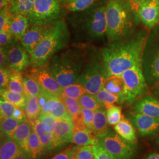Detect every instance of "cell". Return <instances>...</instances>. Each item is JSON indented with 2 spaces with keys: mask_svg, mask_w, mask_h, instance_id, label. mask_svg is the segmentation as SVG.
<instances>
[{
  "mask_svg": "<svg viewBox=\"0 0 159 159\" xmlns=\"http://www.w3.org/2000/svg\"><path fill=\"white\" fill-rule=\"evenodd\" d=\"M7 6L1 9L0 31L10 32V25L11 14L8 11Z\"/></svg>",
  "mask_w": 159,
  "mask_h": 159,
  "instance_id": "42",
  "label": "cell"
},
{
  "mask_svg": "<svg viewBox=\"0 0 159 159\" xmlns=\"http://www.w3.org/2000/svg\"><path fill=\"white\" fill-rule=\"evenodd\" d=\"M11 0H0V8L1 9L7 7L9 4Z\"/></svg>",
  "mask_w": 159,
  "mask_h": 159,
  "instance_id": "56",
  "label": "cell"
},
{
  "mask_svg": "<svg viewBox=\"0 0 159 159\" xmlns=\"http://www.w3.org/2000/svg\"><path fill=\"white\" fill-rule=\"evenodd\" d=\"M11 71L6 67H1L0 69V87L1 89L7 88L9 80L11 75Z\"/></svg>",
  "mask_w": 159,
  "mask_h": 159,
  "instance_id": "46",
  "label": "cell"
},
{
  "mask_svg": "<svg viewBox=\"0 0 159 159\" xmlns=\"http://www.w3.org/2000/svg\"><path fill=\"white\" fill-rule=\"evenodd\" d=\"M43 153V149L39 136L33 130L29 139V156L31 159H37Z\"/></svg>",
  "mask_w": 159,
  "mask_h": 159,
  "instance_id": "31",
  "label": "cell"
},
{
  "mask_svg": "<svg viewBox=\"0 0 159 159\" xmlns=\"http://www.w3.org/2000/svg\"><path fill=\"white\" fill-rule=\"evenodd\" d=\"M130 2L131 6L133 7V8L136 11L137 10L138 7L141 5L143 3H144V2H146L148 0H127Z\"/></svg>",
  "mask_w": 159,
  "mask_h": 159,
  "instance_id": "52",
  "label": "cell"
},
{
  "mask_svg": "<svg viewBox=\"0 0 159 159\" xmlns=\"http://www.w3.org/2000/svg\"><path fill=\"white\" fill-rule=\"evenodd\" d=\"M30 25L29 16L21 14H11L10 31L17 41L21 39Z\"/></svg>",
  "mask_w": 159,
  "mask_h": 159,
  "instance_id": "19",
  "label": "cell"
},
{
  "mask_svg": "<svg viewBox=\"0 0 159 159\" xmlns=\"http://www.w3.org/2000/svg\"><path fill=\"white\" fill-rule=\"evenodd\" d=\"M1 96L2 97L6 100L11 102L17 107L24 110L27 100L25 95L15 93L8 90L7 89H1Z\"/></svg>",
  "mask_w": 159,
  "mask_h": 159,
  "instance_id": "30",
  "label": "cell"
},
{
  "mask_svg": "<svg viewBox=\"0 0 159 159\" xmlns=\"http://www.w3.org/2000/svg\"><path fill=\"white\" fill-rule=\"evenodd\" d=\"M60 102L59 97L50 94L46 103L41 107V113H51L58 107Z\"/></svg>",
  "mask_w": 159,
  "mask_h": 159,
  "instance_id": "41",
  "label": "cell"
},
{
  "mask_svg": "<svg viewBox=\"0 0 159 159\" xmlns=\"http://www.w3.org/2000/svg\"><path fill=\"white\" fill-rule=\"evenodd\" d=\"M52 133L55 148H61L66 143L72 142L73 125L71 119L66 117L56 119Z\"/></svg>",
  "mask_w": 159,
  "mask_h": 159,
  "instance_id": "14",
  "label": "cell"
},
{
  "mask_svg": "<svg viewBox=\"0 0 159 159\" xmlns=\"http://www.w3.org/2000/svg\"><path fill=\"white\" fill-rule=\"evenodd\" d=\"M137 12L141 22L150 30L159 24V0H148L138 7Z\"/></svg>",
  "mask_w": 159,
  "mask_h": 159,
  "instance_id": "15",
  "label": "cell"
},
{
  "mask_svg": "<svg viewBox=\"0 0 159 159\" xmlns=\"http://www.w3.org/2000/svg\"><path fill=\"white\" fill-rule=\"evenodd\" d=\"M121 77L124 83L125 102L131 104L139 97L148 94L150 91L143 73L142 61L125 70Z\"/></svg>",
  "mask_w": 159,
  "mask_h": 159,
  "instance_id": "8",
  "label": "cell"
},
{
  "mask_svg": "<svg viewBox=\"0 0 159 159\" xmlns=\"http://www.w3.org/2000/svg\"><path fill=\"white\" fill-rule=\"evenodd\" d=\"M157 142H158V143H159V137L158 138V140H157Z\"/></svg>",
  "mask_w": 159,
  "mask_h": 159,
  "instance_id": "59",
  "label": "cell"
},
{
  "mask_svg": "<svg viewBox=\"0 0 159 159\" xmlns=\"http://www.w3.org/2000/svg\"><path fill=\"white\" fill-rule=\"evenodd\" d=\"M6 49L5 48L1 47L0 48V66L1 67H4L6 65Z\"/></svg>",
  "mask_w": 159,
  "mask_h": 159,
  "instance_id": "51",
  "label": "cell"
},
{
  "mask_svg": "<svg viewBox=\"0 0 159 159\" xmlns=\"http://www.w3.org/2000/svg\"><path fill=\"white\" fill-rule=\"evenodd\" d=\"M48 25L31 24L25 34L20 40V44L30 55L33 54L37 46L44 37Z\"/></svg>",
  "mask_w": 159,
  "mask_h": 159,
  "instance_id": "16",
  "label": "cell"
},
{
  "mask_svg": "<svg viewBox=\"0 0 159 159\" xmlns=\"http://www.w3.org/2000/svg\"><path fill=\"white\" fill-rule=\"evenodd\" d=\"M79 147L77 146H70L66 149L64 150L59 153L55 155L51 159H70V157L74 154V152Z\"/></svg>",
  "mask_w": 159,
  "mask_h": 159,
  "instance_id": "47",
  "label": "cell"
},
{
  "mask_svg": "<svg viewBox=\"0 0 159 159\" xmlns=\"http://www.w3.org/2000/svg\"><path fill=\"white\" fill-rule=\"evenodd\" d=\"M24 111L30 120L39 118L41 114V108L39 104L38 96L27 97Z\"/></svg>",
  "mask_w": 159,
  "mask_h": 159,
  "instance_id": "29",
  "label": "cell"
},
{
  "mask_svg": "<svg viewBox=\"0 0 159 159\" xmlns=\"http://www.w3.org/2000/svg\"><path fill=\"white\" fill-rule=\"evenodd\" d=\"M33 126L29 119L21 121L12 137L17 142L23 151L29 154V139Z\"/></svg>",
  "mask_w": 159,
  "mask_h": 159,
  "instance_id": "20",
  "label": "cell"
},
{
  "mask_svg": "<svg viewBox=\"0 0 159 159\" xmlns=\"http://www.w3.org/2000/svg\"><path fill=\"white\" fill-rule=\"evenodd\" d=\"M81 107L95 111L98 108L103 107L97 100L94 95L86 93L78 100Z\"/></svg>",
  "mask_w": 159,
  "mask_h": 159,
  "instance_id": "36",
  "label": "cell"
},
{
  "mask_svg": "<svg viewBox=\"0 0 159 159\" xmlns=\"http://www.w3.org/2000/svg\"><path fill=\"white\" fill-rule=\"evenodd\" d=\"M74 156L77 159H95L93 145L79 147L74 152Z\"/></svg>",
  "mask_w": 159,
  "mask_h": 159,
  "instance_id": "39",
  "label": "cell"
},
{
  "mask_svg": "<svg viewBox=\"0 0 159 159\" xmlns=\"http://www.w3.org/2000/svg\"><path fill=\"white\" fill-rule=\"evenodd\" d=\"M142 66L149 89L159 85V24L148 31L143 52Z\"/></svg>",
  "mask_w": 159,
  "mask_h": 159,
  "instance_id": "7",
  "label": "cell"
},
{
  "mask_svg": "<svg viewBox=\"0 0 159 159\" xmlns=\"http://www.w3.org/2000/svg\"><path fill=\"white\" fill-rule=\"evenodd\" d=\"M106 16L108 43L134 34L141 22L136 11L127 0H107Z\"/></svg>",
  "mask_w": 159,
  "mask_h": 159,
  "instance_id": "2",
  "label": "cell"
},
{
  "mask_svg": "<svg viewBox=\"0 0 159 159\" xmlns=\"http://www.w3.org/2000/svg\"><path fill=\"white\" fill-rule=\"evenodd\" d=\"M28 73L40 83L44 90L58 97L61 96L63 88L58 83L50 64L33 68Z\"/></svg>",
  "mask_w": 159,
  "mask_h": 159,
  "instance_id": "11",
  "label": "cell"
},
{
  "mask_svg": "<svg viewBox=\"0 0 159 159\" xmlns=\"http://www.w3.org/2000/svg\"><path fill=\"white\" fill-rule=\"evenodd\" d=\"M21 122L13 117H1V134L12 136Z\"/></svg>",
  "mask_w": 159,
  "mask_h": 159,
  "instance_id": "33",
  "label": "cell"
},
{
  "mask_svg": "<svg viewBox=\"0 0 159 159\" xmlns=\"http://www.w3.org/2000/svg\"><path fill=\"white\" fill-rule=\"evenodd\" d=\"M106 2L107 0H98L84 11L72 16L71 25L83 40L93 41L107 38Z\"/></svg>",
  "mask_w": 159,
  "mask_h": 159,
  "instance_id": "5",
  "label": "cell"
},
{
  "mask_svg": "<svg viewBox=\"0 0 159 159\" xmlns=\"http://www.w3.org/2000/svg\"><path fill=\"white\" fill-rule=\"evenodd\" d=\"M38 119L41 121L47 123L50 127L51 130L52 131L54 125L56 120L52 115H51L50 113H41Z\"/></svg>",
  "mask_w": 159,
  "mask_h": 159,
  "instance_id": "49",
  "label": "cell"
},
{
  "mask_svg": "<svg viewBox=\"0 0 159 159\" xmlns=\"http://www.w3.org/2000/svg\"><path fill=\"white\" fill-rule=\"evenodd\" d=\"M16 42L10 32L0 31V46L7 48Z\"/></svg>",
  "mask_w": 159,
  "mask_h": 159,
  "instance_id": "45",
  "label": "cell"
},
{
  "mask_svg": "<svg viewBox=\"0 0 159 159\" xmlns=\"http://www.w3.org/2000/svg\"><path fill=\"white\" fill-rule=\"evenodd\" d=\"M88 48L83 44L69 47L52 57L50 65L61 87L77 83L85 65Z\"/></svg>",
  "mask_w": 159,
  "mask_h": 159,
  "instance_id": "3",
  "label": "cell"
},
{
  "mask_svg": "<svg viewBox=\"0 0 159 159\" xmlns=\"http://www.w3.org/2000/svg\"><path fill=\"white\" fill-rule=\"evenodd\" d=\"M50 114L51 115H52L56 119L61 118V117L70 118L67 111V109L66 108V106L61 100L57 108H56L54 111H52Z\"/></svg>",
  "mask_w": 159,
  "mask_h": 159,
  "instance_id": "48",
  "label": "cell"
},
{
  "mask_svg": "<svg viewBox=\"0 0 159 159\" xmlns=\"http://www.w3.org/2000/svg\"><path fill=\"white\" fill-rule=\"evenodd\" d=\"M70 159H76V158H75V156H74V154H73V156H71V157H70Z\"/></svg>",
  "mask_w": 159,
  "mask_h": 159,
  "instance_id": "58",
  "label": "cell"
},
{
  "mask_svg": "<svg viewBox=\"0 0 159 159\" xmlns=\"http://www.w3.org/2000/svg\"><path fill=\"white\" fill-rule=\"evenodd\" d=\"M22 74L26 97L39 96L45 91L40 83L29 73Z\"/></svg>",
  "mask_w": 159,
  "mask_h": 159,
  "instance_id": "25",
  "label": "cell"
},
{
  "mask_svg": "<svg viewBox=\"0 0 159 159\" xmlns=\"http://www.w3.org/2000/svg\"><path fill=\"white\" fill-rule=\"evenodd\" d=\"M106 110L107 119L109 125H116L125 117L122 114L121 108L120 106L113 105Z\"/></svg>",
  "mask_w": 159,
  "mask_h": 159,
  "instance_id": "38",
  "label": "cell"
},
{
  "mask_svg": "<svg viewBox=\"0 0 159 159\" xmlns=\"http://www.w3.org/2000/svg\"><path fill=\"white\" fill-rule=\"evenodd\" d=\"M6 66L14 72L22 73L31 66V55L20 43L6 48Z\"/></svg>",
  "mask_w": 159,
  "mask_h": 159,
  "instance_id": "12",
  "label": "cell"
},
{
  "mask_svg": "<svg viewBox=\"0 0 159 159\" xmlns=\"http://www.w3.org/2000/svg\"><path fill=\"white\" fill-rule=\"evenodd\" d=\"M81 113L82 114L83 119L87 128L93 130L94 119V111L90 109L81 108Z\"/></svg>",
  "mask_w": 159,
  "mask_h": 159,
  "instance_id": "44",
  "label": "cell"
},
{
  "mask_svg": "<svg viewBox=\"0 0 159 159\" xmlns=\"http://www.w3.org/2000/svg\"><path fill=\"white\" fill-rule=\"evenodd\" d=\"M70 40V32L64 19L50 24L44 37L31 55L32 67H40L48 64L56 54L68 47Z\"/></svg>",
  "mask_w": 159,
  "mask_h": 159,
  "instance_id": "4",
  "label": "cell"
},
{
  "mask_svg": "<svg viewBox=\"0 0 159 159\" xmlns=\"http://www.w3.org/2000/svg\"><path fill=\"white\" fill-rule=\"evenodd\" d=\"M98 0H76L65 6L67 12H79L83 11L95 4Z\"/></svg>",
  "mask_w": 159,
  "mask_h": 159,
  "instance_id": "37",
  "label": "cell"
},
{
  "mask_svg": "<svg viewBox=\"0 0 159 159\" xmlns=\"http://www.w3.org/2000/svg\"><path fill=\"white\" fill-rule=\"evenodd\" d=\"M86 93L84 87L80 83H77L63 88L62 95L79 100Z\"/></svg>",
  "mask_w": 159,
  "mask_h": 159,
  "instance_id": "35",
  "label": "cell"
},
{
  "mask_svg": "<svg viewBox=\"0 0 159 159\" xmlns=\"http://www.w3.org/2000/svg\"><path fill=\"white\" fill-rule=\"evenodd\" d=\"M95 159H116L102 147L99 141L93 145Z\"/></svg>",
  "mask_w": 159,
  "mask_h": 159,
  "instance_id": "43",
  "label": "cell"
},
{
  "mask_svg": "<svg viewBox=\"0 0 159 159\" xmlns=\"http://www.w3.org/2000/svg\"><path fill=\"white\" fill-rule=\"evenodd\" d=\"M98 141L116 159H132L135 153V144L126 141L117 133L110 130Z\"/></svg>",
  "mask_w": 159,
  "mask_h": 159,
  "instance_id": "10",
  "label": "cell"
},
{
  "mask_svg": "<svg viewBox=\"0 0 159 159\" xmlns=\"http://www.w3.org/2000/svg\"><path fill=\"white\" fill-rule=\"evenodd\" d=\"M12 117L20 121H23L28 119L24 110L18 107H17L15 110Z\"/></svg>",
  "mask_w": 159,
  "mask_h": 159,
  "instance_id": "50",
  "label": "cell"
},
{
  "mask_svg": "<svg viewBox=\"0 0 159 159\" xmlns=\"http://www.w3.org/2000/svg\"><path fill=\"white\" fill-rule=\"evenodd\" d=\"M75 1H76V0H64V6H67V5H68L69 4H70V3L73 2H74Z\"/></svg>",
  "mask_w": 159,
  "mask_h": 159,
  "instance_id": "57",
  "label": "cell"
},
{
  "mask_svg": "<svg viewBox=\"0 0 159 159\" xmlns=\"http://www.w3.org/2000/svg\"><path fill=\"white\" fill-rule=\"evenodd\" d=\"M107 77L101 50L93 47L88 48L85 65L77 83L84 87L87 93L96 95L102 89Z\"/></svg>",
  "mask_w": 159,
  "mask_h": 159,
  "instance_id": "6",
  "label": "cell"
},
{
  "mask_svg": "<svg viewBox=\"0 0 159 159\" xmlns=\"http://www.w3.org/2000/svg\"><path fill=\"white\" fill-rule=\"evenodd\" d=\"M144 159H159V153H153L149 154Z\"/></svg>",
  "mask_w": 159,
  "mask_h": 159,
  "instance_id": "55",
  "label": "cell"
},
{
  "mask_svg": "<svg viewBox=\"0 0 159 159\" xmlns=\"http://www.w3.org/2000/svg\"><path fill=\"white\" fill-rule=\"evenodd\" d=\"M7 89L10 91L25 95L23 74L21 73L12 71Z\"/></svg>",
  "mask_w": 159,
  "mask_h": 159,
  "instance_id": "34",
  "label": "cell"
},
{
  "mask_svg": "<svg viewBox=\"0 0 159 159\" xmlns=\"http://www.w3.org/2000/svg\"><path fill=\"white\" fill-rule=\"evenodd\" d=\"M106 110L105 107H101L94 111L93 131L99 139L104 136L110 131L107 125Z\"/></svg>",
  "mask_w": 159,
  "mask_h": 159,
  "instance_id": "23",
  "label": "cell"
},
{
  "mask_svg": "<svg viewBox=\"0 0 159 159\" xmlns=\"http://www.w3.org/2000/svg\"><path fill=\"white\" fill-rule=\"evenodd\" d=\"M102 88L123 98L124 83L121 75H111L107 77L104 83Z\"/></svg>",
  "mask_w": 159,
  "mask_h": 159,
  "instance_id": "28",
  "label": "cell"
},
{
  "mask_svg": "<svg viewBox=\"0 0 159 159\" xmlns=\"http://www.w3.org/2000/svg\"><path fill=\"white\" fill-rule=\"evenodd\" d=\"M98 140L99 138L97 137L94 131L91 129H87L85 130L73 131L72 143L77 146L94 145Z\"/></svg>",
  "mask_w": 159,
  "mask_h": 159,
  "instance_id": "24",
  "label": "cell"
},
{
  "mask_svg": "<svg viewBox=\"0 0 159 159\" xmlns=\"http://www.w3.org/2000/svg\"><path fill=\"white\" fill-rule=\"evenodd\" d=\"M34 131L37 134L41 143L44 153L50 152L55 148L53 133L50 127L39 119L30 120Z\"/></svg>",
  "mask_w": 159,
  "mask_h": 159,
  "instance_id": "18",
  "label": "cell"
},
{
  "mask_svg": "<svg viewBox=\"0 0 159 159\" xmlns=\"http://www.w3.org/2000/svg\"><path fill=\"white\" fill-rule=\"evenodd\" d=\"M148 31L139 30L122 40L108 43L100 50L108 77L121 75L125 70L142 61L143 52Z\"/></svg>",
  "mask_w": 159,
  "mask_h": 159,
  "instance_id": "1",
  "label": "cell"
},
{
  "mask_svg": "<svg viewBox=\"0 0 159 159\" xmlns=\"http://www.w3.org/2000/svg\"><path fill=\"white\" fill-rule=\"evenodd\" d=\"M131 105L137 112L159 119V100L152 94L139 97Z\"/></svg>",
  "mask_w": 159,
  "mask_h": 159,
  "instance_id": "17",
  "label": "cell"
},
{
  "mask_svg": "<svg viewBox=\"0 0 159 159\" xmlns=\"http://www.w3.org/2000/svg\"><path fill=\"white\" fill-rule=\"evenodd\" d=\"M128 118L142 137L154 136L159 133V119L136 111L128 114Z\"/></svg>",
  "mask_w": 159,
  "mask_h": 159,
  "instance_id": "13",
  "label": "cell"
},
{
  "mask_svg": "<svg viewBox=\"0 0 159 159\" xmlns=\"http://www.w3.org/2000/svg\"><path fill=\"white\" fill-rule=\"evenodd\" d=\"M59 98L65 105L67 113L71 121L79 117L81 114V107L78 100L69 97L64 96L63 95L60 97Z\"/></svg>",
  "mask_w": 159,
  "mask_h": 159,
  "instance_id": "32",
  "label": "cell"
},
{
  "mask_svg": "<svg viewBox=\"0 0 159 159\" xmlns=\"http://www.w3.org/2000/svg\"><path fill=\"white\" fill-rule=\"evenodd\" d=\"M17 107L11 102L6 100L2 97L0 99V113L1 117H12L15 110Z\"/></svg>",
  "mask_w": 159,
  "mask_h": 159,
  "instance_id": "40",
  "label": "cell"
},
{
  "mask_svg": "<svg viewBox=\"0 0 159 159\" xmlns=\"http://www.w3.org/2000/svg\"><path fill=\"white\" fill-rule=\"evenodd\" d=\"M22 149L12 136L1 135L0 159H14Z\"/></svg>",
  "mask_w": 159,
  "mask_h": 159,
  "instance_id": "21",
  "label": "cell"
},
{
  "mask_svg": "<svg viewBox=\"0 0 159 159\" xmlns=\"http://www.w3.org/2000/svg\"><path fill=\"white\" fill-rule=\"evenodd\" d=\"M66 11L64 0H34L29 16L30 25H48L61 19Z\"/></svg>",
  "mask_w": 159,
  "mask_h": 159,
  "instance_id": "9",
  "label": "cell"
},
{
  "mask_svg": "<svg viewBox=\"0 0 159 159\" xmlns=\"http://www.w3.org/2000/svg\"><path fill=\"white\" fill-rule=\"evenodd\" d=\"M152 94L159 100V85H157L150 89Z\"/></svg>",
  "mask_w": 159,
  "mask_h": 159,
  "instance_id": "54",
  "label": "cell"
},
{
  "mask_svg": "<svg viewBox=\"0 0 159 159\" xmlns=\"http://www.w3.org/2000/svg\"><path fill=\"white\" fill-rule=\"evenodd\" d=\"M94 96L102 107H105L106 109L110 107L113 105H115V104H121L125 102L123 98L121 97L112 94L103 88Z\"/></svg>",
  "mask_w": 159,
  "mask_h": 159,
  "instance_id": "27",
  "label": "cell"
},
{
  "mask_svg": "<svg viewBox=\"0 0 159 159\" xmlns=\"http://www.w3.org/2000/svg\"><path fill=\"white\" fill-rule=\"evenodd\" d=\"M14 159H31V157L29 156V154L23 150L20 152V153L17 155V156Z\"/></svg>",
  "mask_w": 159,
  "mask_h": 159,
  "instance_id": "53",
  "label": "cell"
},
{
  "mask_svg": "<svg viewBox=\"0 0 159 159\" xmlns=\"http://www.w3.org/2000/svg\"><path fill=\"white\" fill-rule=\"evenodd\" d=\"M34 3V0H11L7 7L11 14H21L29 16Z\"/></svg>",
  "mask_w": 159,
  "mask_h": 159,
  "instance_id": "26",
  "label": "cell"
},
{
  "mask_svg": "<svg viewBox=\"0 0 159 159\" xmlns=\"http://www.w3.org/2000/svg\"><path fill=\"white\" fill-rule=\"evenodd\" d=\"M115 131L129 142L136 144L137 142L136 130L130 120L124 117L118 124L114 125Z\"/></svg>",
  "mask_w": 159,
  "mask_h": 159,
  "instance_id": "22",
  "label": "cell"
}]
</instances>
